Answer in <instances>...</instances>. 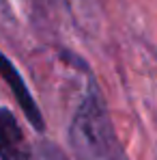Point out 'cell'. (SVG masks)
Listing matches in <instances>:
<instances>
[{
	"label": "cell",
	"instance_id": "6da1fadb",
	"mask_svg": "<svg viewBox=\"0 0 157 160\" xmlns=\"http://www.w3.org/2000/svg\"><path fill=\"white\" fill-rule=\"evenodd\" d=\"M69 143L76 160H127L95 80L88 82V91L71 119Z\"/></svg>",
	"mask_w": 157,
	"mask_h": 160
},
{
	"label": "cell",
	"instance_id": "277c9868",
	"mask_svg": "<svg viewBox=\"0 0 157 160\" xmlns=\"http://www.w3.org/2000/svg\"><path fill=\"white\" fill-rule=\"evenodd\" d=\"M32 160H69L58 147H54L50 143H43L41 147H39V152H37V156Z\"/></svg>",
	"mask_w": 157,
	"mask_h": 160
},
{
	"label": "cell",
	"instance_id": "7a4b0ae2",
	"mask_svg": "<svg viewBox=\"0 0 157 160\" xmlns=\"http://www.w3.org/2000/svg\"><path fill=\"white\" fill-rule=\"evenodd\" d=\"M0 78L9 84L13 98H15L17 104L22 106L26 119L30 121V126H32L35 130L43 132V130H45V121H43V115H41V110H39V106H37L35 98L30 95V91H28V87H26V82H24V78H22V74L17 72V67H15L2 52H0Z\"/></svg>",
	"mask_w": 157,
	"mask_h": 160
},
{
	"label": "cell",
	"instance_id": "3957f363",
	"mask_svg": "<svg viewBox=\"0 0 157 160\" xmlns=\"http://www.w3.org/2000/svg\"><path fill=\"white\" fill-rule=\"evenodd\" d=\"M0 160H32L26 134L9 108H0Z\"/></svg>",
	"mask_w": 157,
	"mask_h": 160
}]
</instances>
